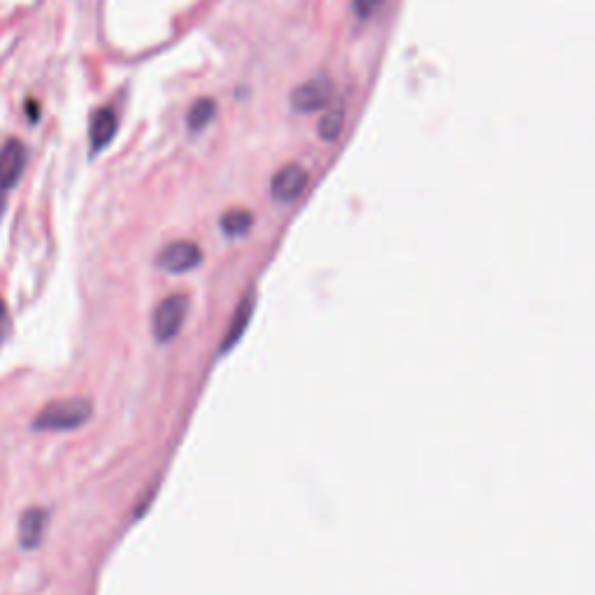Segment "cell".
<instances>
[{"label": "cell", "instance_id": "6da1fadb", "mask_svg": "<svg viewBox=\"0 0 595 595\" xmlns=\"http://www.w3.org/2000/svg\"><path fill=\"white\" fill-rule=\"evenodd\" d=\"M93 405L89 398L54 400L33 421L35 430H73L91 419Z\"/></svg>", "mask_w": 595, "mask_h": 595}, {"label": "cell", "instance_id": "7a4b0ae2", "mask_svg": "<svg viewBox=\"0 0 595 595\" xmlns=\"http://www.w3.org/2000/svg\"><path fill=\"white\" fill-rule=\"evenodd\" d=\"M186 312H189V298L182 296V293H175V296H168L161 300L159 307L154 312V335L159 342H170L177 338V333L182 331Z\"/></svg>", "mask_w": 595, "mask_h": 595}, {"label": "cell", "instance_id": "3957f363", "mask_svg": "<svg viewBox=\"0 0 595 595\" xmlns=\"http://www.w3.org/2000/svg\"><path fill=\"white\" fill-rule=\"evenodd\" d=\"M333 98V82L328 77H314V80L300 84L291 93V107L298 114H312L321 112L331 103Z\"/></svg>", "mask_w": 595, "mask_h": 595}, {"label": "cell", "instance_id": "277c9868", "mask_svg": "<svg viewBox=\"0 0 595 595\" xmlns=\"http://www.w3.org/2000/svg\"><path fill=\"white\" fill-rule=\"evenodd\" d=\"M200 261H203V252L196 242L189 240H177L168 245L163 252L156 258L161 270L166 272H189L193 268H198Z\"/></svg>", "mask_w": 595, "mask_h": 595}, {"label": "cell", "instance_id": "5b68a950", "mask_svg": "<svg viewBox=\"0 0 595 595\" xmlns=\"http://www.w3.org/2000/svg\"><path fill=\"white\" fill-rule=\"evenodd\" d=\"M307 182H310V175H307V170L303 166H298V163L284 166L282 170L275 172V177H272V184H270L272 198L279 200V203H291V200H296L300 193L305 191Z\"/></svg>", "mask_w": 595, "mask_h": 595}, {"label": "cell", "instance_id": "8992f818", "mask_svg": "<svg viewBox=\"0 0 595 595\" xmlns=\"http://www.w3.org/2000/svg\"><path fill=\"white\" fill-rule=\"evenodd\" d=\"M26 166V147L19 140H7L0 147V189H12Z\"/></svg>", "mask_w": 595, "mask_h": 595}, {"label": "cell", "instance_id": "52a82bcc", "mask_svg": "<svg viewBox=\"0 0 595 595\" xmlns=\"http://www.w3.org/2000/svg\"><path fill=\"white\" fill-rule=\"evenodd\" d=\"M117 114L110 107H100V110L91 117V124H89V140H91V152L98 154L103 152V149L110 145L114 133H117Z\"/></svg>", "mask_w": 595, "mask_h": 595}, {"label": "cell", "instance_id": "ba28073f", "mask_svg": "<svg viewBox=\"0 0 595 595\" xmlns=\"http://www.w3.org/2000/svg\"><path fill=\"white\" fill-rule=\"evenodd\" d=\"M47 512L45 510H28L19 521V542L24 549H35L42 542L47 528Z\"/></svg>", "mask_w": 595, "mask_h": 595}, {"label": "cell", "instance_id": "9c48e42d", "mask_svg": "<svg viewBox=\"0 0 595 595\" xmlns=\"http://www.w3.org/2000/svg\"><path fill=\"white\" fill-rule=\"evenodd\" d=\"M252 314H254V293H249V296L238 305V310H235V317L231 321V326H228L226 338L221 340V351H228L242 338V333L247 331V324L249 319H252Z\"/></svg>", "mask_w": 595, "mask_h": 595}, {"label": "cell", "instance_id": "30bf717a", "mask_svg": "<svg viewBox=\"0 0 595 595\" xmlns=\"http://www.w3.org/2000/svg\"><path fill=\"white\" fill-rule=\"evenodd\" d=\"M214 114H217V103H214L212 98H200L193 103V107L189 110V117H186V124L193 133L203 131V128L210 124L214 119Z\"/></svg>", "mask_w": 595, "mask_h": 595}, {"label": "cell", "instance_id": "8fae6325", "mask_svg": "<svg viewBox=\"0 0 595 595\" xmlns=\"http://www.w3.org/2000/svg\"><path fill=\"white\" fill-rule=\"evenodd\" d=\"M254 224L252 212L247 210H231L221 217V231H224L228 238H240L245 235Z\"/></svg>", "mask_w": 595, "mask_h": 595}, {"label": "cell", "instance_id": "7c38bea8", "mask_svg": "<svg viewBox=\"0 0 595 595\" xmlns=\"http://www.w3.org/2000/svg\"><path fill=\"white\" fill-rule=\"evenodd\" d=\"M344 131V110H331L326 112L319 121V138L326 142H333L340 138V133Z\"/></svg>", "mask_w": 595, "mask_h": 595}, {"label": "cell", "instance_id": "4fadbf2b", "mask_svg": "<svg viewBox=\"0 0 595 595\" xmlns=\"http://www.w3.org/2000/svg\"><path fill=\"white\" fill-rule=\"evenodd\" d=\"M382 5L384 0H354V12L358 19H370Z\"/></svg>", "mask_w": 595, "mask_h": 595}, {"label": "cell", "instance_id": "5bb4252c", "mask_svg": "<svg viewBox=\"0 0 595 595\" xmlns=\"http://www.w3.org/2000/svg\"><path fill=\"white\" fill-rule=\"evenodd\" d=\"M7 324H10V317H7V307L3 300H0V342L5 338V331H7Z\"/></svg>", "mask_w": 595, "mask_h": 595}, {"label": "cell", "instance_id": "9a60e30c", "mask_svg": "<svg viewBox=\"0 0 595 595\" xmlns=\"http://www.w3.org/2000/svg\"><path fill=\"white\" fill-rule=\"evenodd\" d=\"M3 207H5V198L0 196V214H3Z\"/></svg>", "mask_w": 595, "mask_h": 595}]
</instances>
